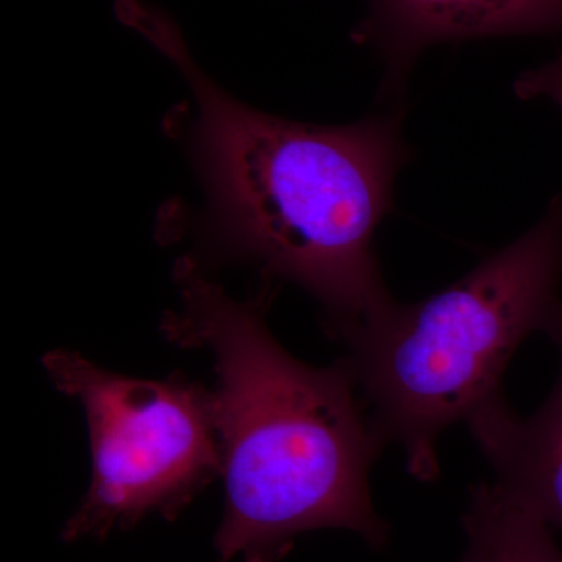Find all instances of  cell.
I'll list each match as a JSON object with an SVG mask.
<instances>
[{
	"label": "cell",
	"instance_id": "5b68a950",
	"mask_svg": "<svg viewBox=\"0 0 562 562\" xmlns=\"http://www.w3.org/2000/svg\"><path fill=\"white\" fill-rule=\"evenodd\" d=\"M557 33L562 0H369L357 36L382 57L380 102L402 110L409 74L428 47Z\"/></svg>",
	"mask_w": 562,
	"mask_h": 562
},
{
	"label": "cell",
	"instance_id": "3957f363",
	"mask_svg": "<svg viewBox=\"0 0 562 562\" xmlns=\"http://www.w3.org/2000/svg\"><path fill=\"white\" fill-rule=\"evenodd\" d=\"M562 192L535 227L424 301L336 338L386 443L420 482L439 475L438 441L503 392L520 344L562 312Z\"/></svg>",
	"mask_w": 562,
	"mask_h": 562
},
{
	"label": "cell",
	"instance_id": "ba28073f",
	"mask_svg": "<svg viewBox=\"0 0 562 562\" xmlns=\"http://www.w3.org/2000/svg\"><path fill=\"white\" fill-rule=\"evenodd\" d=\"M513 91L520 101L547 98L562 113V55L541 68L520 74L514 81Z\"/></svg>",
	"mask_w": 562,
	"mask_h": 562
},
{
	"label": "cell",
	"instance_id": "6da1fadb",
	"mask_svg": "<svg viewBox=\"0 0 562 562\" xmlns=\"http://www.w3.org/2000/svg\"><path fill=\"white\" fill-rule=\"evenodd\" d=\"M117 11L194 91L195 151L220 247L310 292L335 338L386 313L395 301L375 233L394 210L395 177L412 158L402 136L405 109L339 127L251 110L203 76L166 14L143 0H121Z\"/></svg>",
	"mask_w": 562,
	"mask_h": 562
},
{
	"label": "cell",
	"instance_id": "7a4b0ae2",
	"mask_svg": "<svg viewBox=\"0 0 562 562\" xmlns=\"http://www.w3.org/2000/svg\"><path fill=\"white\" fill-rule=\"evenodd\" d=\"M179 281L183 306L168 336L209 350L216 371L221 562H280L295 538L322 528L357 532L382 549L390 528L373 506L369 473L387 443L347 362L295 360L254 303L233 301L192 261L181 262Z\"/></svg>",
	"mask_w": 562,
	"mask_h": 562
},
{
	"label": "cell",
	"instance_id": "277c9868",
	"mask_svg": "<svg viewBox=\"0 0 562 562\" xmlns=\"http://www.w3.org/2000/svg\"><path fill=\"white\" fill-rule=\"evenodd\" d=\"M44 369L81 403L90 430V490L63 528L65 541L105 538L150 514L171 520L222 473L205 387L181 376L117 375L74 351H52Z\"/></svg>",
	"mask_w": 562,
	"mask_h": 562
},
{
	"label": "cell",
	"instance_id": "8992f818",
	"mask_svg": "<svg viewBox=\"0 0 562 562\" xmlns=\"http://www.w3.org/2000/svg\"><path fill=\"white\" fill-rule=\"evenodd\" d=\"M546 335L560 355V371L541 408L520 416L501 392L465 425L494 482L550 528L562 530V312Z\"/></svg>",
	"mask_w": 562,
	"mask_h": 562
},
{
	"label": "cell",
	"instance_id": "52a82bcc",
	"mask_svg": "<svg viewBox=\"0 0 562 562\" xmlns=\"http://www.w3.org/2000/svg\"><path fill=\"white\" fill-rule=\"evenodd\" d=\"M462 562H562L552 528L495 482L471 487Z\"/></svg>",
	"mask_w": 562,
	"mask_h": 562
}]
</instances>
